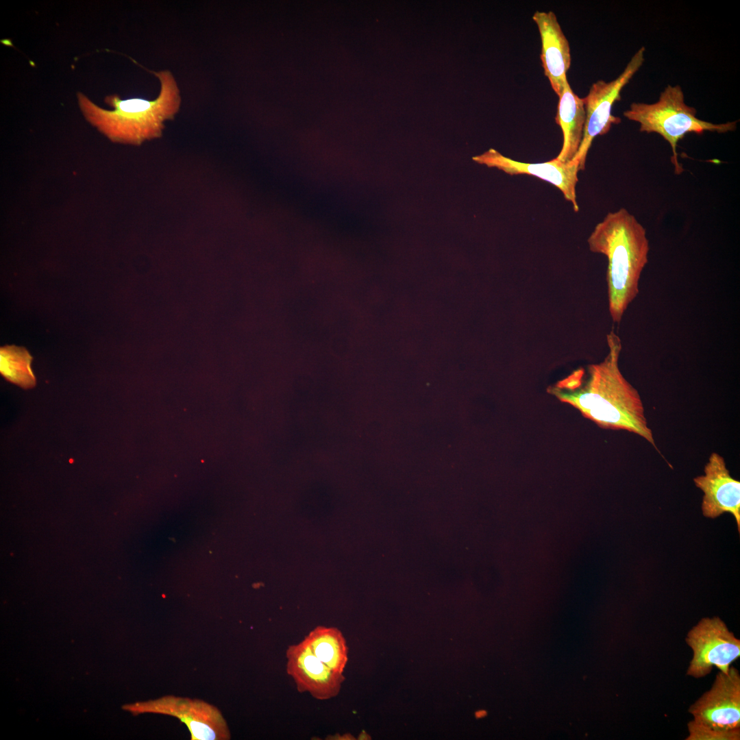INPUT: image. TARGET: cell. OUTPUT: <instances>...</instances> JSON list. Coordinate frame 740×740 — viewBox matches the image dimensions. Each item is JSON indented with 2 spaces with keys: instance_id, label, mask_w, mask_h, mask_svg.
I'll list each match as a JSON object with an SVG mask.
<instances>
[{
  "instance_id": "15",
  "label": "cell",
  "mask_w": 740,
  "mask_h": 740,
  "mask_svg": "<svg viewBox=\"0 0 740 740\" xmlns=\"http://www.w3.org/2000/svg\"><path fill=\"white\" fill-rule=\"evenodd\" d=\"M32 357L22 347L5 345L0 349V372L8 381L27 389L36 383L31 368Z\"/></svg>"
},
{
  "instance_id": "4",
  "label": "cell",
  "mask_w": 740,
  "mask_h": 740,
  "mask_svg": "<svg viewBox=\"0 0 740 740\" xmlns=\"http://www.w3.org/2000/svg\"><path fill=\"white\" fill-rule=\"evenodd\" d=\"M696 110L684 102V92L679 85H667L653 103L633 102L624 116L640 124L639 130L656 133L669 144L673 156L671 162L677 174L682 171L678 160L677 145L688 133L702 134L704 132L726 133L737 129V121L713 123L696 116Z\"/></svg>"
},
{
  "instance_id": "5",
  "label": "cell",
  "mask_w": 740,
  "mask_h": 740,
  "mask_svg": "<svg viewBox=\"0 0 740 740\" xmlns=\"http://www.w3.org/2000/svg\"><path fill=\"white\" fill-rule=\"evenodd\" d=\"M645 49L641 47L631 58L622 73L615 79L606 82L598 80L593 83L588 95L583 98L586 119L581 144L571 160L584 170L587 153L593 139L606 134L613 124L621 122L619 117L612 114L614 103L621 99L620 92L643 65Z\"/></svg>"
},
{
  "instance_id": "16",
  "label": "cell",
  "mask_w": 740,
  "mask_h": 740,
  "mask_svg": "<svg viewBox=\"0 0 740 740\" xmlns=\"http://www.w3.org/2000/svg\"><path fill=\"white\" fill-rule=\"evenodd\" d=\"M689 735L686 740H739L740 728L721 730L708 727L695 720L688 723Z\"/></svg>"
},
{
  "instance_id": "1",
  "label": "cell",
  "mask_w": 740,
  "mask_h": 740,
  "mask_svg": "<svg viewBox=\"0 0 740 740\" xmlns=\"http://www.w3.org/2000/svg\"><path fill=\"white\" fill-rule=\"evenodd\" d=\"M606 341L608 352L602 362L589 365L587 371H574L550 386L547 392L600 428L629 431L656 447L640 395L619 369L621 339L611 330Z\"/></svg>"
},
{
  "instance_id": "13",
  "label": "cell",
  "mask_w": 740,
  "mask_h": 740,
  "mask_svg": "<svg viewBox=\"0 0 740 740\" xmlns=\"http://www.w3.org/2000/svg\"><path fill=\"white\" fill-rule=\"evenodd\" d=\"M556 122L563 134L562 149L556 158L563 162H570L578 151L583 137L586 112L583 98L571 89L568 81L558 96Z\"/></svg>"
},
{
  "instance_id": "8",
  "label": "cell",
  "mask_w": 740,
  "mask_h": 740,
  "mask_svg": "<svg viewBox=\"0 0 740 740\" xmlns=\"http://www.w3.org/2000/svg\"><path fill=\"white\" fill-rule=\"evenodd\" d=\"M695 722L721 730L740 728V675L730 666L689 708Z\"/></svg>"
},
{
  "instance_id": "2",
  "label": "cell",
  "mask_w": 740,
  "mask_h": 740,
  "mask_svg": "<svg viewBox=\"0 0 740 740\" xmlns=\"http://www.w3.org/2000/svg\"><path fill=\"white\" fill-rule=\"evenodd\" d=\"M591 251L608 260L606 282L608 310L619 323L639 293L641 273L650 250L646 230L626 208L608 212L587 239Z\"/></svg>"
},
{
  "instance_id": "6",
  "label": "cell",
  "mask_w": 740,
  "mask_h": 740,
  "mask_svg": "<svg viewBox=\"0 0 740 740\" xmlns=\"http://www.w3.org/2000/svg\"><path fill=\"white\" fill-rule=\"evenodd\" d=\"M122 708L134 715L151 713L175 717L187 726L192 740L230 739L227 722L220 711L203 700L166 695L125 704Z\"/></svg>"
},
{
  "instance_id": "3",
  "label": "cell",
  "mask_w": 740,
  "mask_h": 740,
  "mask_svg": "<svg viewBox=\"0 0 740 740\" xmlns=\"http://www.w3.org/2000/svg\"><path fill=\"white\" fill-rule=\"evenodd\" d=\"M160 83L158 96L153 100L141 98L121 99L118 95L106 97L112 110L100 108L82 92L78 103L86 120L110 140L139 145L162 135L166 120L178 112L181 97L177 83L168 70L153 72Z\"/></svg>"
},
{
  "instance_id": "10",
  "label": "cell",
  "mask_w": 740,
  "mask_h": 740,
  "mask_svg": "<svg viewBox=\"0 0 740 740\" xmlns=\"http://www.w3.org/2000/svg\"><path fill=\"white\" fill-rule=\"evenodd\" d=\"M478 163L497 168L509 175L526 174L546 181L557 187L566 200L570 201L575 212L579 207L576 186L578 181L579 166L572 162H563L556 158L541 163H526L503 156L494 149L473 157Z\"/></svg>"
},
{
  "instance_id": "7",
  "label": "cell",
  "mask_w": 740,
  "mask_h": 740,
  "mask_svg": "<svg viewBox=\"0 0 740 740\" xmlns=\"http://www.w3.org/2000/svg\"><path fill=\"white\" fill-rule=\"evenodd\" d=\"M685 641L693 651L687 674L695 678L706 676L714 666L726 674L740 656V640L718 617L702 619Z\"/></svg>"
},
{
  "instance_id": "11",
  "label": "cell",
  "mask_w": 740,
  "mask_h": 740,
  "mask_svg": "<svg viewBox=\"0 0 740 740\" xmlns=\"http://www.w3.org/2000/svg\"><path fill=\"white\" fill-rule=\"evenodd\" d=\"M704 493L702 510L706 517L715 518L724 513L732 514L740 530V482L733 478L724 458L711 454L704 467V475L693 479Z\"/></svg>"
},
{
  "instance_id": "12",
  "label": "cell",
  "mask_w": 740,
  "mask_h": 740,
  "mask_svg": "<svg viewBox=\"0 0 740 740\" xmlns=\"http://www.w3.org/2000/svg\"><path fill=\"white\" fill-rule=\"evenodd\" d=\"M541 40V60L545 75L559 96L567 82V72L571 64L569 42L552 12L536 11L532 16Z\"/></svg>"
},
{
  "instance_id": "9",
  "label": "cell",
  "mask_w": 740,
  "mask_h": 740,
  "mask_svg": "<svg viewBox=\"0 0 740 740\" xmlns=\"http://www.w3.org/2000/svg\"><path fill=\"white\" fill-rule=\"evenodd\" d=\"M286 671L299 692L309 693L324 700L336 696L344 680L342 674L333 671L313 653L304 639L288 646L286 652Z\"/></svg>"
},
{
  "instance_id": "14",
  "label": "cell",
  "mask_w": 740,
  "mask_h": 740,
  "mask_svg": "<svg viewBox=\"0 0 740 740\" xmlns=\"http://www.w3.org/2000/svg\"><path fill=\"white\" fill-rule=\"evenodd\" d=\"M305 639L319 660L335 672L343 674L347 662V648L338 628L317 626Z\"/></svg>"
}]
</instances>
